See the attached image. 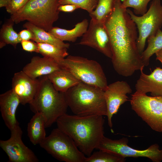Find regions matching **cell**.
<instances>
[{"instance_id":"6da1fadb","label":"cell","mask_w":162,"mask_h":162,"mask_svg":"<svg viewBox=\"0 0 162 162\" xmlns=\"http://www.w3.org/2000/svg\"><path fill=\"white\" fill-rule=\"evenodd\" d=\"M122 3L116 0L112 13L104 24L109 37L113 68L118 74L128 77L145 66L137 46L136 25Z\"/></svg>"},{"instance_id":"7a4b0ae2","label":"cell","mask_w":162,"mask_h":162,"mask_svg":"<svg viewBox=\"0 0 162 162\" xmlns=\"http://www.w3.org/2000/svg\"><path fill=\"white\" fill-rule=\"evenodd\" d=\"M57 128L70 136L79 150L87 157L97 149L104 135L103 116H80L66 113L56 122Z\"/></svg>"},{"instance_id":"3957f363","label":"cell","mask_w":162,"mask_h":162,"mask_svg":"<svg viewBox=\"0 0 162 162\" xmlns=\"http://www.w3.org/2000/svg\"><path fill=\"white\" fill-rule=\"evenodd\" d=\"M39 78L40 83L38 91L29 104L30 109L34 113L42 114L46 128H48L66 113L68 106L64 93L57 91L46 76Z\"/></svg>"},{"instance_id":"277c9868","label":"cell","mask_w":162,"mask_h":162,"mask_svg":"<svg viewBox=\"0 0 162 162\" xmlns=\"http://www.w3.org/2000/svg\"><path fill=\"white\" fill-rule=\"evenodd\" d=\"M64 94L68 107L75 115H107L104 91L98 88L80 82Z\"/></svg>"},{"instance_id":"5b68a950","label":"cell","mask_w":162,"mask_h":162,"mask_svg":"<svg viewBox=\"0 0 162 162\" xmlns=\"http://www.w3.org/2000/svg\"><path fill=\"white\" fill-rule=\"evenodd\" d=\"M59 0H29L10 19L16 24L27 20L48 32L59 18Z\"/></svg>"},{"instance_id":"8992f818","label":"cell","mask_w":162,"mask_h":162,"mask_svg":"<svg viewBox=\"0 0 162 162\" xmlns=\"http://www.w3.org/2000/svg\"><path fill=\"white\" fill-rule=\"evenodd\" d=\"M61 68L70 72L80 82L104 91L108 86L106 76L97 61L80 56L69 55L57 62Z\"/></svg>"},{"instance_id":"52a82bcc","label":"cell","mask_w":162,"mask_h":162,"mask_svg":"<svg viewBox=\"0 0 162 162\" xmlns=\"http://www.w3.org/2000/svg\"><path fill=\"white\" fill-rule=\"evenodd\" d=\"M39 145L60 161L85 162V155L79 150L74 140L58 128L53 129Z\"/></svg>"},{"instance_id":"ba28073f","label":"cell","mask_w":162,"mask_h":162,"mask_svg":"<svg viewBox=\"0 0 162 162\" xmlns=\"http://www.w3.org/2000/svg\"><path fill=\"white\" fill-rule=\"evenodd\" d=\"M127 11L135 23L138 32L137 45L140 53L144 50L147 39L155 35L162 27V5L160 0H152L144 15L136 16L129 9Z\"/></svg>"},{"instance_id":"9c48e42d","label":"cell","mask_w":162,"mask_h":162,"mask_svg":"<svg viewBox=\"0 0 162 162\" xmlns=\"http://www.w3.org/2000/svg\"><path fill=\"white\" fill-rule=\"evenodd\" d=\"M131 107L153 130L162 133V97L137 91L131 95Z\"/></svg>"},{"instance_id":"30bf717a","label":"cell","mask_w":162,"mask_h":162,"mask_svg":"<svg viewBox=\"0 0 162 162\" xmlns=\"http://www.w3.org/2000/svg\"><path fill=\"white\" fill-rule=\"evenodd\" d=\"M128 141L126 138L113 140L104 136L97 149L112 152L125 158L142 157L148 158L153 162L162 160V150L160 149L158 144H153L145 150H139L128 146Z\"/></svg>"},{"instance_id":"8fae6325","label":"cell","mask_w":162,"mask_h":162,"mask_svg":"<svg viewBox=\"0 0 162 162\" xmlns=\"http://www.w3.org/2000/svg\"><path fill=\"white\" fill-rule=\"evenodd\" d=\"M10 136L7 140H0V146L8 155L9 162H38L34 152L23 143L22 131L20 126L10 131Z\"/></svg>"},{"instance_id":"7c38bea8","label":"cell","mask_w":162,"mask_h":162,"mask_svg":"<svg viewBox=\"0 0 162 162\" xmlns=\"http://www.w3.org/2000/svg\"><path fill=\"white\" fill-rule=\"evenodd\" d=\"M78 44L90 47L112 58L109 37L104 24L91 19L87 31Z\"/></svg>"},{"instance_id":"4fadbf2b","label":"cell","mask_w":162,"mask_h":162,"mask_svg":"<svg viewBox=\"0 0 162 162\" xmlns=\"http://www.w3.org/2000/svg\"><path fill=\"white\" fill-rule=\"evenodd\" d=\"M129 84L124 81H118L108 85L104 91L107 109L108 124L112 129V118L120 106L128 100L127 94L132 92Z\"/></svg>"},{"instance_id":"5bb4252c","label":"cell","mask_w":162,"mask_h":162,"mask_svg":"<svg viewBox=\"0 0 162 162\" xmlns=\"http://www.w3.org/2000/svg\"><path fill=\"white\" fill-rule=\"evenodd\" d=\"M40 83L39 78L33 79L22 70L14 74L11 89L19 98L20 104H29L33 99Z\"/></svg>"},{"instance_id":"9a60e30c","label":"cell","mask_w":162,"mask_h":162,"mask_svg":"<svg viewBox=\"0 0 162 162\" xmlns=\"http://www.w3.org/2000/svg\"><path fill=\"white\" fill-rule=\"evenodd\" d=\"M20 100L11 89L0 95V110L7 128L11 130L19 126L16 113Z\"/></svg>"},{"instance_id":"2e32d148","label":"cell","mask_w":162,"mask_h":162,"mask_svg":"<svg viewBox=\"0 0 162 162\" xmlns=\"http://www.w3.org/2000/svg\"><path fill=\"white\" fill-rule=\"evenodd\" d=\"M140 70V74L135 85L136 91L152 96L162 97V68L157 67L150 74Z\"/></svg>"},{"instance_id":"e0dca14e","label":"cell","mask_w":162,"mask_h":162,"mask_svg":"<svg viewBox=\"0 0 162 162\" xmlns=\"http://www.w3.org/2000/svg\"><path fill=\"white\" fill-rule=\"evenodd\" d=\"M61 68L57 62L49 57L34 56L22 70L33 79L46 76Z\"/></svg>"},{"instance_id":"ac0fdd59","label":"cell","mask_w":162,"mask_h":162,"mask_svg":"<svg viewBox=\"0 0 162 162\" xmlns=\"http://www.w3.org/2000/svg\"><path fill=\"white\" fill-rule=\"evenodd\" d=\"M46 76L57 91L64 93L80 82L70 72L62 68Z\"/></svg>"},{"instance_id":"d6986e66","label":"cell","mask_w":162,"mask_h":162,"mask_svg":"<svg viewBox=\"0 0 162 162\" xmlns=\"http://www.w3.org/2000/svg\"><path fill=\"white\" fill-rule=\"evenodd\" d=\"M89 24L88 20L85 19L76 24L71 29L53 27L48 32L63 41L74 42L78 38L83 36L87 31Z\"/></svg>"},{"instance_id":"ffe728a7","label":"cell","mask_w":162,"mask_h":162,"mask_svg":"<svg viewBox=\"0 0 162 162\" xmlns=\"http://www.w3.org/2000/svg\"><path fill=\"white\" fill-rule=\"evenodd\" d=\"M45 122L42 113H35L27 125L28 135L32 143L39 144L46 137Z\"/></svg>"},{"instance_id":"44dd1931","label":"cell","mask_w":162,"mask_h":162,"mask_svg":"<svg viewBox=\"0 0 162 162\" xmlns=\"http://www.w3.org/2000/svg\"><path fill=\"white\" fill-rule=\"evenodd\" d=\"M23 27L30 31L33 35L32 40L36 43H41L51 44L61 48L68 49L70 44L65 43L44 29L27 22Z\"/></svg>"},{"instance_id":"7402d4cb","label":"cell","mask_w":162,"mask_h":162,"mask_svg":"<svg viewBox=\"0 0 162 162\" xmlns=\"http://www.w3.org/2000/svg\"><path fill=\"white\" fill-rule=\"evenodd\" d=\"M116 0H98L95 8L89 14L91 19L104 24L112 13Z\"/></svg>"},{"instance_id":"603a6c76","label":"cell","mask_w":162,"mask_h":162,"mask_svg":"<svg viewBox=\"0 0 162 162\" xmlns=\"http://www.w3.org/2000/svg\"><path fill=\"white\" fill-rule=\"evenodd\" d=\"M14 22L10 19L8 22L2 26L0 33V48H2L7 44H10L14 48L17 45L21 43V40L18 33L14 29Z\"/></svg>"},{"instance_id":"cb8c5ba5","label":"cell","mask_w":162,"mask_h":162,"mask_svg":"<svg viewBox=\"0 0 162 162\" xmlns=\"http://www.w3.org/2000/svg\"><path fill=\"white\" fill-rule=\"evenodd\" d=\"M147 48L141 54V58L145 66L149 64L152 56L158 51L162 48V31L159 30L156 34L148 38Z\"/></svg>"},{"instance_id":"d4e9b609","label":"cell","mask_w":162,"mask_h":162,"mask_svg":"<svg viewBox=\"0 0 162 162\" xmlns=\"http://www.w3.org/2000/svg\"><path fill=\"white\" fill-rule=\"evenodd\" d=\"M36 43L39 53L44 57L52 58L58 62L69 55L68 49L61 48L47 43Z\"/></svg>"},{"instance_id":"484cf974","label":"cell","mask_w":162,"mask_h":162,"mask_svg":"<svg viewBox=\"0 0 162 162\" xmlns=\"http://www.w3.org/2000/svg\"><path fill=\"white\" fill-rule=\"evenodd\" d=\"M89 157H86L85 162H124L126 159L118 155L99 150Z\"/></svg>"},{"instance_id":"4316f807","label":"cell","mask_w":162,"mask_h":162,"mask_svg":"<svg viewBox=\"0 0 162 162\" xmlns=\"http://www.w3.org/2000/svg\"><path fill=\"white\" fill-rule=\"evenodd\" d=\"M151 0H124L122 3L121 7L127 9L129 7L133 9L135 14L141 16L147 11V5Z\"/></svg>"},{"instance_id":"83f0119b","label":"cell","mask_w":162,"mask_h":162,"mask_svg":"<svg viewBox=\"0 0 162 162\" xmlns=\"http://www.w3.org/2000/svg\"><path fill=\"white\" fill-rule=\"evenodd\" d=\"M98 0H59L60 4H71L86 11L89 14L95 9Z\"/></svg>"},{"instance_id":"f1b7e54d","label":"cell","mask_w":162,"mask_h":162,"mask_svg":"<svg viewBox=\"0 0 162 162\" xmlns=\"http://www.w3.org/2000/svg\"><path fill=\"white\" fill-rule=\"evenodd\" d=\"M29 0H11L10 3L5 7L6 11L11 15L20 10L27 4Z\"/></svg>"},{"instance_id":"f546056e","label":"cell","mask_w":162,"mask_h":162,"mask_svg":"<svg viewBox=\"0 0 162 162\" xmlns=\"http://www.w3.org/2000/svg\"><path fill=\"white\" fill-rule=\"evenodd\" d=\"M22 49L26 51L39 53V49L37 43L28 40H22L21 42Z\"/></svg>"},{"instance_id":"4dcf8cb0","label":"cell","mask_w":162,"mask_h":162,"mask_svg":"<svg viewBox=\"0 0 162 162\" xmlns=\"http://www.w3.org/2000/svg\"><path fill=\"white\" fill-rule=\"evenodd\" d=\"M79 9L76 6L71 4H60L58 7V10L59 12L71 13L77 9Z\"/></svg>"},{"instance_id":"1f68e13d","label":"cell","mask_w":162,"mask_h":162,"mask_svg":"<svg viewBox=\"0 0 162 162\" xmlns=\"http://www.w3.org/2000/svg\"><path fill=\"white\" fill-rule=\"evenodd\" d=\"M18 34L21 41L32 40L33 38V35L32 32L27 29L22 30Z\"/></svg>"},{"instance_id":"d6a6232c","label":"cell","mask_w":162,"mask_h":162,"mask_svg":"<svg viewBox=\"0 0 162 162\" xmlns=\"http://www.w3.org/2000/svg\"><path fill=\"white\" fill-rule=\"evenodd\" d=\"M155 54L156 59L159 61L162 64V48L156 52Z\"/></svg>"},{"instance_id":"836d02e7","label":"cell","mask_w":162,"mask_h":162,"mask_svg":"<svg viewBox=\"0 0 162 162\" xmlns=\"http://www.w3.org/2000/svg\"><path fill=\"white\" fill-rule=\"evenodd\" d=\"M11 0H0V7H6L10 3Z\"/></svg>"},{"instance_id":"e575fe53","label":"cell","mask_w":162,"mask_h":162,"mask_svg":"<svg viewBox=\"0 0 162 162\" xmlns=\"http://www.w3.org/2000/svg\"><path fill=\"white\" fill-rule=\"evenodd\" d=\"M122 2L124 0H121Z\"/></svg>"}]
</instances>
